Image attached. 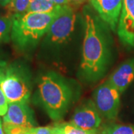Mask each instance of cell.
Instances as JSON below:
<instances>
[{
	"mask_svg": "<svg viewBox=\"0 0 134 134\" xmlns=\"http://www.w3.org/2000/svg\"><path fill=\"white\" fill-rule=\"evenodd\" d=\"M12 25V17L6 15L0 16V43L8 42L10 40Z\"/></svg>",
	"mask_w": 134,
	"mask_h": 134,
	"instance_id": "cell-16",
	"label": "cell"
},
{
	"mask_svg": "<svg viewBox=\"0 0 134 134\" xmlns=\"http://www.w3.org/2000/svg\"><path fill=\"white\" fill-rule=\"evenodd\" d=\"M71 123L84 130H97L101 119L94 101L86 100L77 107L71 119Z\"/></svg>",
	"mask_w": 134,
	"mask_h": 134,
	"instance_id": "cell-7",
	"label": "cell"
},
{
	"mask_svg": "<svg viewBox=\"0 0 134 134\" xmlns=\"http://www.w3.org/2000/svg\"><path fill=\"white\" fill-rule=\"evenodd\" d=\"M62 6L54 4L50 0H31L26 13H52Z\"/></svg>",
	"mask_w": 134,
	"mask_h": 134,
	"instance_id": "cell-12",
	"label": "cell"
},
{
	"mask_svg": "<svg viewBox=\"0 0 134 134\" xmlns=\"http://www.w3.org/2000/svg\"><path fill=\"white\" fill-rule=\"evenodd\" d=\"M108 81L122 93L134 81V58L122 63L110 75Z\"/></svg>",
	"mask_w": 134,
	"mask_h": 134,
	"instance_id": "cell-11",
	"label": "cell"
},
{
	"mask_svg": "<svg viewBox=\"0 0 134 134\" xmlns=\"http://www.w3.org/2000/svg\"><path fill=\"white\" fill-rule=\"evenodd\" d=\"M120 94L108 80L96 89L93 101L100 115L108 119L116 118L120 107Z\"/></svg>",
	"mask_w": 134,
	"mask_h": 134,
	"instance_id": "cell-6",
	"label": "cell"
},
{
	"mask_svg": "<svg viewBox=\"0 0 134 134\" xmlns=\"http://www.w3.org/2000/svg\"><path fill=\"white\" fill-rule=\"evenodd\" d=\"M98 134H134V126L121 124H110L104 126Z\"/></svg>",
	"mask_w": 134,
	"mask_h": 134,
	"instance_id": "cell-15",
	"label": "cell"
},
{
	"mask_svg": "<svg viewBox=\"0 0 134 134\" xmlns=\"http://www.w3.org/2000/svg\"><path fill=\"white\" fill-rule=\"evenodd\" d=\"M56 134H98V130H84L71 122L59 123L54 126Z\"/></svg>",
	"mask_w": 134,
	"mask_h": 134,
	"instance_id": "cell-13",
	"label": "cell"
},
{
	"mask_svg": "<svg viewBox=\"0 0 134 134\" xmlns=\"http://www.w3.org/2000/svg\"><path fill=\"white\" fill-rule=\"evenodd\" d=\"M0 87L8 103H29L31 92L29 71L19 64L0 61Z\"/></svg>",
	"mask_w": 134,
	"mask_h": 134,
	"instance_id": "cell-4",
	"label": "cell"
},
{
	"mask_svg": "<svg viewBox=\"0 0 134 134\" xmlns=\"http://www.w3.org/2000/svg\"><path fill=\"white\" fill-rule=\"evenodd\" d=\"M54 4L58 5V6H66V5H70L69 0H50Z\"/></svg>",
	"mask_w": 134,
	"mask_h": 134,
	"instance_id": "cell-19",
	"label": "cell"
},
{
	"mask_svg": "<svg viewBox=\"0 0 134 134\" xmlns=\"http://www.w3.org/2000/svg\"><path fill=\"white\" fill-rule=\"evenodd\" d=\"M87 0H69V4L75 6H79V5L83 4Z\"/></svg>",
	"mask_w": 134,
	"mask_h": 134,
	"instance_id": "cell-20",
	"label": "cell"
},
{
	"mask_svg": "<svg viewBox=\"0 0 134 134\" xmlns=\"http://www.w3.org/2000/svg\"><path fill=\"white\" fill-rule=\"evenodd\" d=\"M0 134H5L4 129H3V125L2 124L1 119H0Z\"/></svg>",
	"mask_w": 134,
	"mask_h": 134,
	"instance_id": "cell-22",
	"label": "cell"
},
{
	"mask_svg": "<svg viewBox=\"0 0 134 134\" xmlns=\"http://www.w3.org/2000/svg\"><path fill=\"white\" fill-rule=\"evenodd\" d=\"M8 104L9 103L4 92L0 87V115L4 116L6 114L8 108Z\"/></svg>",
	"mask_w": 134,
	"mask_h": 134,
	"instance_id": "cell-18",
	"label": "cell"
},
{
	"mask_svg": "<svg viewBox=\"0 0 134 134\" xmlns=\"http://www.w3.org/2000/svg\"><path fill=\"white\" fill-rule=\"evenodd\" d=\"M55 134H56V133H55Z\"/></svg>",
	"mask_w": 134,
	"mask_h": 134,
	"instance_id": "cell-25",
	"label": "cell"
},
{
	"mask_svg": "<svg viewBox=\"0 0 134 134\" xmlns=\"http://www.w3.org/2000/svg\"><path fill=\"white\" fill-rule=\"evenodd\" d=\"M36 96L48 116L59 121L69 108L72 91L63 77L57 72H48L40 77Z\"/></svg>",
	"mask_w": 134,
	"mask_h": 134,
	"instance_id": "cell-2",
	"label": "cell"
},
{
	"mask_svg": "<svg viewBox=\"0 0 134 134\" xmlns=\"http://www.w3.org/2000/svg\"><path fill=\"white\" fill-rule=\"evenodd\" d=\"M12 1H13V0H0V5H1L2 7L5 8L7 5H9Z\"/></svg>",
	"mask_w": 134,
	"mask_h": 134,
	"instance_id": "cell-21",
	"label": "cell"
},
{
	"mask_svg": "<svg viewBox=\"0 0 134 134\" xmlns=\"http://www.w3.org/2000/svg\"><path fill=\"white\" fill-rule=\"evenodd\" d=\"M101 19L116 31L119 21L123 0H88Z\"/></svg>",
	"mask_w": 134,
	"mask_h": 134,
	"instance_id": "cell-10",
	"label": "cell"
},
{
	"mask_svg": "<svg viewBox=\"0 0 134 134\" xmlns=\"http://www.w3.org/2000/svg\"><path fill=\"white\" fill-rule=\"evenodd\" d=\"M59 10L52 13H25L12 17L10 40L15 46L23 52L36 47L48 33Z\"/></svg>",
	"mask_w": 134,
	"mask_h": 134,
	"instance_id": "cell-3",
	"label": "cell"
},
{
	"mask_svg": "<svg viewBox=\"0 0 134 134\" xmlns=\"http://www.w3.org/2000/svg\"><path fill=\"white\" fill-rule=\"evenodd\" d=\"M3 123L29 129L35 127L36 121L33 110L28 102H14L8 104V111L3 118Z\"/></svg>",
	"mask_w": 134,
	"mask_h": 134,
	"instance_id": "cell-9",
	"label": "cell"
},
{
	"mask_svg": "<svg viewBox=\"0 0 134 134\" xmlns=\"http://www.w3.org/2000/svg\"><path fill=\"white\" fill-rule=\"evenodd\" d=\"M19 134H29V133H28V129L26 130H25V131H23V132H22V133H20Z\"/></svg>",
	"mask_w": 134,
	"mask_h": 134,
	"instance_id": "cell-23",
	"label": "cell"
},
{
	"mask_svg": "<svg viewBox=\"0 0 134 134\" xmlns=\"http://www.w3.org/2000/svg\"><path fill=\"white\" fill-rule=\"evenodd\" d=\"M110 52L99 23L90 14L85 15V35L83 43L81 70L89 81L98 80L108 66Z\"/></svg>",
	"mask_w": 134,
	"mask_h": 134,
	"instance_id": "cell-1",
	"label": "cell"
},
{
	"mask_svg": "<svg viewBox=\"0 0 134 134\" xmlns=\"http://www.w3.org/2000/svg\"><path fill=\"white\" fill-rule=\"evenodd\" d=\"M29 134H55L54 127H34L28 129Z\"/></svg>",
	"mask_w": 134,
	"mask_h": 134,
	"instance_id": "cell-17",
	"label": "cell"
},
{
	"mask_svg": "<svg viewBox=\"0 0 134 134\" xmlns=\"http://www.w3.org/2000/svg\"><path fill=\"white\" fill-rule=\"evenodd\" d=\"M76 15L71 5L62 6L46 34V40L52 44H61L70 37L75 29Z\"/></svg>",
	"mask_w": 134,
	"mask_h": 134,
	"instance_id": "cell-5",
	"label": "cell"
},
{
	"mask_svg": "<svg viewBox=\"0 0 134 134\" xmlns=\"http://www.w3.org/2000/svg\"><path fill=\"white\" fill-rule=\"evenodd\" d=\"M117 34L125 46L134 48V0H123Z\"/></svg>",
	"mask_w": 134,
	"mask_h": 134,
	"instance_id": "cell-8",
	"label": "cell"
},
{
	"mask_svg": "<svg viewBox=\"0 0 134 134\" xmlns=\"http://www.w3.org/2000/svg\"><path fill=\"white\" fill-rule=\"evenodd\" d=\"M0 14H1V10H0Z\"/></svg>",
	"mask_w": 134,
	"mask_h": 134,
	"instance_id": "cell-24",
	"label": "cell"
},
{
	"mask_svg": "<svg viewBox=\"0 0 134 134\" xmlns=\"http://www.w3.org/2000/svg\"><path fill=\"white\" fill-rule=\"evenodd\" d=\"M31 0H13L5 7L6 16L14 17L26 13Z\"/></svg>",
	"mask_w": 134,
	"mask_h": 134,
	"instance_id": "cell-14",
	"label": "cell"
}]
</instances>
